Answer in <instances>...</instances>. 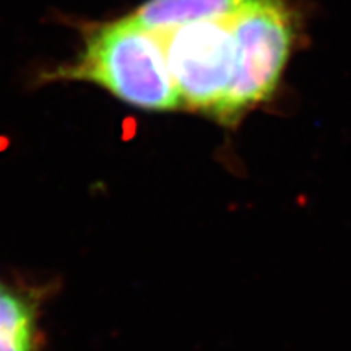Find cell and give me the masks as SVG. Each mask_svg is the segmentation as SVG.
<instances>
[{
    "label": "cell",
    "mask_w": 351,
    "mask_h": 351,
    "mask_svg": "<svg viewBox=\"0 0 351 351\" xmlns=\"http://www.w3.org/2000/svg\"><path fill=\"white\" fill-rule=\"evenodd\" d=\"M236 62L231 85L213 117L234 124L274 95L296 41V13L287 0L252 7L231 20Z\"/></svg>",
    "instance_id": "obj_2"
},
{
    "label": "cell",
    "mask_w": 351,
    "mask_h": 351,
    "mask_svg": "<svg viewBox=\"0 0 351 351\" xmlns=\"http://www.w3.org/2000/svg\"><path fill=\"white\" fill-rule=\"evenodd\" d=\"M231 20L194 21L155 32L182 108L213 116L225 98L236 62Z\"/></svg>",
    "instance_id": "obj_3"
},
{
    "label": "cell",
    "mask_w": 351,
    "mask_h": 351,
    "mask_svg": "<svg viewBox=\"0 0 351 351\" xmlns=\"http://www.w3.org/2000/svg\"><path fill=\"white\" fill-rule=\"evenodd\" d=\"M271 0H148L132 19L145 29L160 32L204 20H230Z\"/></svg>",
    "instance_id": "obj_4"
},
{
    "label": "cell",
    "mask_w": 351,
    "mask_h": 351,
    "mask_svg": "<svg viewBox=\"0 0 351 351\" xmlns=\"http://www.w3.org/2000/svg\"><path fill=\"white\" fill-rule=\"evenodd\" d=\"M54 77L93 82L124 103L148 111L182 106L156 33L132 16L88 28L78 59Z\"/></svg>",
    "instance_id": "obj_1"
},
{
    "label": "cell",
    "mask_w": 351,
    "mask_h": 351,
    "mask_svg": "<svg viewBox=\"0 0 351 351\" xmlns=\"http://www.w3.org/2000/svg\"><path fill=\"white\" fill-rule=\"evenodd\" d=\"M33 333L32 306L0 282V351H33Z\"/></svg>",
    "instance_id": "obj_5"
}]
</instances>
